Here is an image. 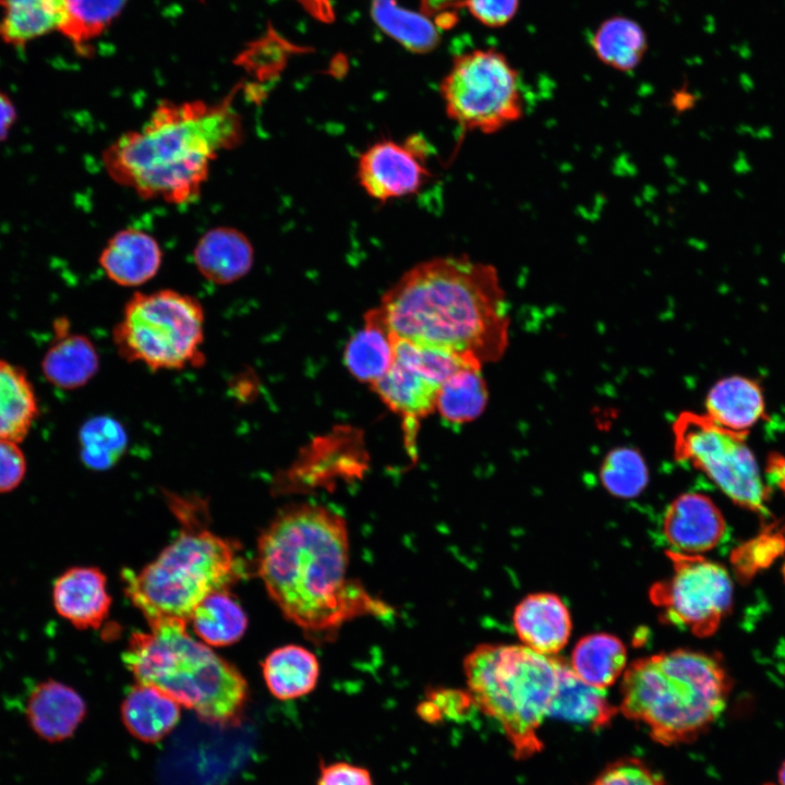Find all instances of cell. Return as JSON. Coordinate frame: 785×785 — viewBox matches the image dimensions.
Returning a JSON list of instances; mask_svg holds the SVG:
<instances>
[{
	"label": "cell",
	"mask_w": 785,
	"mask_h": 785,
	"mask_svg": "<svg viewBox=\"0 0 785 785\" xmlns=\"http://www.w3.org/2000/svg\"><path fill=\"white\" fill-rule=\"evenodd\" d=\"M349 535L339 514L315 504L279 511L257 543V571L283 616L313 641H331L342 625L390 608L348 578Z\"/></svg>",
	"instance_id": "cell-1"
},
{
	"label": "cell",
	"mask_w": 785,
	"mask_h": 785,
	"mask_svg": "<svg viewBox=\"0 0 785 785\" xmlns=\"http://www.w3.org/2000/svg\"><path fill=\"white\" fill-rule=\"evenodd\" d=\"M371 311L392 337L482 366L507 348L509 315L498 271L467 255L414 265Z\"/></svg>",
	"instance_id": "cell-2"
},
{
	"label": "cell",
	"mask_w": 785,
	"mask_h": 785,
	"mask_svg": "<svg viewBox=\"0 0 785 785\" xmlns=\"http://www.w3.org/2000/svg\"><path fill=\"white\" fill-rule=\"evenodd\" d=\"M242 135L231 98L215 105L164 102L138 130L117 138L102 160L113 181L140 196L184 204L200 195L218 154Z\"/></svg>",
	"instance_id": "cell-3"
},
{
	"label": "cell",
	"mask_w": 785,
	"mask_h": 785,
	"mask_svg": "<svg viewBox=\"0 0 785 785\" xmlns=\"http://www.w3.org/2000/svg\"><path fill=\"white\" fill-rule=\"evenodd\" d=\"M732 687L723 663L690 649L638 659L621 676L619 711L665 745L687 741L723 713Z\"/></svg>",
	"instance_id": "cell-4"
},
{
	"label": "cell",
	"mask_w": 785,
	"mask_h": 785,
	"mask_svg": "<svg viewBox=\"0 0 785 785\" xmlns=\"http://www.w3.org/2000/svg\"><path fill=\"white\" fill-rule=\"evenodd\" d=\"M149 632H134L122 653L136 683L152 685L202 721L229 726L238 723L249 697L238 668L186 631L182 619L148 624Z\"/></svg>",
	"instance_id": "cell-5"
},
{
	"label": "cell",
	"mask_w": 785,
	"mask_h": 785,
	"mask_svg": "<svg viewBox=\"0 0 785 785\" xmlns=\"http://www.w3.org/2000/svg\"><path fill=\"white\" fill-rule=\"evenodd\" d=\"M564 660L523 644L481 643L462 662L468 692L494 718L517 758L541 750L538 732L548 716Z\"/></svg>",
	"instance_id": "cell-6"
},
{
	"label": "cell",
	"mask_w": 785,
	"mask_h": 785,
	"mask_svg": "<svg viewBox=\"0 0 785 785\" xmlns=\"http://www.w3.org/2000/svg\"><path fill=\"white\" fill-rule=\"evenodd\" d=\"M235 545L205 529H184L138 572L122 570L124 592L147 623L182 619L209 594L243 576Z\"/></svg>",
	"instance_id": "cell-7"
},
{
	"label": "cell",
	"mask_w": 785,
	"mask_h": 785,
	"mask_svg": "<svg viewBox=\"0 0 785 785\" xmlns=\"http://www.w3.org/2000/svg\"><path fill=\"white\" fill-rule=\"evenodd\" d=\"M205 316L192 295L161 289L136 292L112 331L120 357L153 371L181 370L204 360Z\"/></svg>",
	"instance_id": "cell-8"
},
{
	"label": "cell",
	"mask_w": 785,
	"mask_h": 785,
	"mask_svg": "<svg viewBox=\"0 0 785 785\" xmlns=\"http://www.w3.org/2000/svg\"><path fill=\"white\" fill-rule=\"evenodd\" d=\"M439 92L446 114L462 131L496 133L523 114L519 74L496 49L457 56Z\"/></svg>",
	"instance_id": "cell-9"
},
{
	"label": "cell",
	"mask_w": 785,
	"mask_h": 785,
	"mask_svg": "<svg viewBox=\"0 0 785 785\" xmlns=\"http://www.w3.org/2000/svg\"><path fill=\"white\" fill-rule=\"evenodd\" d=\"M674 455L703 472L734 504L769 515V487L748 446V433L727 430L706 414L681 412L673 423Z\"/></svg>",
	"instance_id": "cell-10"
},
{
	"label": "cell",
	"mask_w": 785,
	"mask_h": 785,
	"mask_svg": "<svg viewBox=\"0 0 785 785\" xmlns=\"http://www.w3.org/2000/svg\"><path fill=\"white\" fill-rule=\"evenodd\" d=\"M673 570L650 590L665 621L699 638L715 633L732 609L734 587L725 567L703 555L666 552Z\"/></svg>",
	"instance_id": "cell-11"
},
{
	"label": "cell",
	"mask_w": 785,
	"mask_h": 785,
	"mask_svg": "<svg viewBox=\"0 0 785 785\" xmlns=\"http://www.w3.org/2000/svg\"><path fill=\"white\" fill-rule=\"evenodd\" d=\"M392 338V364L371 388L401 419L404 446L413 456L420 423L435 411L442 385L463 366L482 365L448 351Z\"/></svg>",
	"instance_id": "cell-12"
},
{
	"label": "cell",
	"mask_w": 785,
	"mask_h": 785,
	"mask_svg": "<svg viewBox=\"0 0 785 785\" xmlns=\"http://www.w3.org/2000/svg\"><path fill=\"white\" fill-rule=\"evenodd\" d=\"M431 153L421 134L402 142L377 141L358 159V182L370 197L382 203L414 194L432 177Z\"/></svg>",
	"instance_id": "cell-13"
},
{
	"label": "cell",
	"mask_w": 785,
	"mask_h": 785,
	"mask_svg": "<svg viewBox=\"0 0 785 785\" xmlns=\"http://www.w3.org/2000/svg\"><path fill=\"white\" fill-rule=\"evenodd\" d=\"M726 523L720 508L698 492L676 497L663 518V534L669 551L686 555H703L721 544Z\"/></svg>",
	"instance_id": "cell-14"
},
{
	"label": "cell",
	"mask_w": 785,
	"mask_h": 785,
	"mask_svg": "<svg viewBox=\"0 0 785 785\" xmlns=\"http://www.w3.org/2000/svg\"><path fill=\"white\" fill-rule=\"evenodd\" d=\"M87 705L72 687L47 679L28 692L24 716L32 733L49 745L69 740L86 716Z\"/></svg>",
	"instance_id": "cell-15"
},
{
	"label": "cell",
	"mask_w": 785,
	"mask_h": 785,
	"mask_svg": "<svg viewBox=\"0 0 785 785\" xmlns=\"http://www.w3.org/2000/svg\"><path fill=\"white\" fill-rule=\"evenodd\" d=\"M57 613L77 629H98L111 605L106 576L96 567H72L53 583Z\"/></svg>",
	"instance_id": "cell-16"
},
{
	"label": "cell",
	"mask_w": 785,
	"mask_h": 785,
	"mask_svg": "<svg viewBox=\"0 0 785 785\" xmlns=\"http://www.w3.org/2000/svg\"><path fill=\"white\" fill-rule=\"evenodd\" d=\"M512 623L521 644L546 655L561 651L572 629L567 605L548 592L523 597L515 607Z\"/></svg>",
	"instance_id": "cell-17"
},
{
	"label": "cell",
	"mask_w": 785,
	"mask_h": 785,
	"mask_svg": "<svg viewBox=\"0 0 785 785\" xmlns=\"http://www.w3.org/2000/svg\"><path fill=\"white\" fill-rule=\"evenodd\" d=\"M161 250L154 237L133 228L117 232L102 250L99 264L106 276L123 287L150 280L161 264Z\"/></svg>",
	"instance_id": "cell-18"
},
{
	"label": "cell",
	"mask_w": 785,
	"mask_h": 785,
	"mask_svg": "<svg viewBox=\"0 0 785 785\" xmlns=\"http://www.w3.org/2000/svg\"><path fill=\"white\" fill-rule=\"evenodd\" d=\"M194 264L207 280L228 285L252 268L254 251L247 237L232 227H215L205 232L193 251Z\"/></svg>",
	"instance_id": "cell-19"
},
{
	"label": "cell",
	"mask_w": 785,
	"mask_h": 785,
	"mask_svg": "<svg viewBox=\"0 0 785 785\" xmlns=\"http://www.w3.org/2000/svg\"><path fill=\"white\" fill-rule=\"evenodd\" d=\"M706 415L716 424L738 433H748L764 415L765 403L760 385L748 377L733 375L718 381L708 392Z\"/></svg>",
	"instance_id": "cell-20"
},
{
	"label": "cell",
	"mask_w": 785,
	"mask_h": 785,
	"mask_svg": "<svg viewBox=\"0 0 785 785\" xmlns=\"http://www.w3.org/2000/svg\"><path fill=\"white\" fill-rule=\"evenodd\" d=\"M180 706L159 688L136 683L122 702V722L135 738L157 742L178 724Z\"/></svg>",
	"instance_id": "cell-21"
},
{
	"label": "cell",
	"mask_w": 785,
	"mask_h": 785,
	"mask_svg": "<svg viewBox=\"0 0 785 785\" xmlns=\"http://www.w3.org/2000/svg\"><path fill=\"white\" fill-rule=\"evenodd\" d=\"M617 709L608 701L605 690L581 680L564 661L558 686L548 716L590 727L607 724Z\"/></svg>",
	"instance_id": "cell-22"
},
{
	"label": "cell",
	"mask_w": 785,
	"mask_h": 785,
	"mask_svg": "<svg viewBox=\"0 0 785 785\" xmlns=\"http://www.w3.org/2000/svg\"><path fill=\"white\" fill-rule=\"evenodd\" d=\"M394 358V338L370 310L363 327L347 342L345 365L355 379L371 387L386 374Z\"/></svg>",
	"instance_id": "cell-23"
},
{
	"label": "cell",
	"mask_w": 785,
	"mask_h": 785,
	"mask_svg": "<svg viewBox=\"0 0 785 785\" xmlns=\"http://www.w3.org/2000/svg\"><path fill=\"white\" fill-rule=\"evenodd\" d=\"M262 667L270 693L279 700H292L310 693L316 687L319 675L315 654L294 644L270 652Z\"/></svg>",
	"instance_id": "cell-24"
},
{
	"label": "cell",
	"mask_w": 785,
	"mask_h": 785,
	"mask_svg": "<svg viewBox=\"0 0 785 785\" xmlns=\"http://www.w3.org/2000/svg\"><path fill=\"white\" fill-rule=\"evenodd\" d=\"M569 665L581 680L605 690L615 684L627 668L626 647L614 635L591 633L577 642Z\"/></svg>",
	"instance_id": "cell-25"
},
{
	"label": "cell",
	"mask_w": 785,
	"mask_h": 785,
	"mask_svg": "<svg viewBox=\"0 0 785 785\" xmlns=\"http://www.w3.org/2000/svg\"><path fill=\"white\" fill-rule=\"evenodd\" d=\"M591 47L605 65L619 72H630L642 61L648 39L636 21L617 15L606 19L595 29Z\"/></svg>",
	"instance_id": "cell-26"
},
{
	"label": "cell",
	"mask_w": 785,
	"mask_h": 785,
	"mask_svg": "<svg viewBox=\"0 0 785 785\" xmlns=\"http://www.w3.org/2000/svg\"><path fill=\"white\" fill-rule=\"evenodd\" d=\"M98 366L95 347L82 335L61 336L43 362L46 378L65 389L85 385L96 374Z\"/></svg>",
	"instance_id": "cell-27"
},
{
	"label": "cell",
	"mask_w": 785,
	"mask_h": 785,
	"mask_svg": "<svg viewBox=\"0 0 785 785\" xmlns=\"http://www.w3.org/2000/svg\"><path fill=\"white\" fill-rule=\"evenodd\" d=\"M0 36L13 45L59 29L64 17L65 0H0Z\"/></svg>",
	"instance_id": "cell-28"
},
{
	"label": "cell",
	"mask_w": 785,
	"mask_h": 785,
	"mask_svg": "<svg viewBox=\"0 0 785 785\" xmlns=\"http://www.w3.org/2000/svg\"><path fill=\"white\" fill-rule=\"evenodd\" d=\"M190 620L194 632L207 644L225 647L237 642L247 627L241 605L227 590L206 596L193 611Z\"/></svg>",
	"instance_id": "cell-29"
},
{
	"label": "cell",
	"mask_w": 785,
	"mask_h": 785,
	"mask_svg": "<svg viewBox=\"0 0 785 785\" xmlns=\"http://www.w3.org/2000/svg\"><path fill=\"white\" fill-rule=\"evenodd\" d=\"M37 414V402L25 374L0 360V438L21 442Z\"/></svg>",
	"instance_id": "cell-30"
},
{
	"label": "cell",
	"mask_w": 785,
	"mask_h": 785,
	"mask_svg": "<svg viewBox=\"0 0 785 785\" xmlns=\"http://www.w3.org/2000/svg\"><path fill=\"white\" fill-rule=\"evenodd\" d=\"M488 398L482 366L467 365L455 372L442 385L436 409L439 415L451 423H467L479 418Z\"/></svg>",
	"instance_id": "cell-31"
},
{
	"label": "cell",
	"mask_w": 785,
	"mask_h": 785,
	"mask_svg": "<svg viewBox=\"0 0 785 785\" xmlns=\"http://www.w3.org/2000/svg\"><path fill=\"white\" fill-rule=\"evenodd\" d=\"M376 23L401 45L413 52H426L435 47L438 33L427 16L397 4L396 0H373Z\"/></svg>",
	"instance_id": "cell-32"
},
{
	"label": "cell",
	"mask_w": 785,
	"mask_h": 785,
	"mask_svg": "<svg viewBox=\"0 0 785 785\" xmlns=\"http://www.w3.org/2000/svg\"><path fill=\"white\" fill-rule=\"evenodd\" d=\"M126 0H65L61 33L81 46L99 35L120 13Z\"/></svg>",
	"instance_id": "cell-33"
},
{
	"label": "cell",
	"mask_w": 785,
	"mask_h": 785,
	"mask_svg": "<svg viewBox=\"0 0 785 785\" xmlns=\"http://www.w3.org/2000/svg\"><path fill=\"white\" fill-rule=\"evenodd\" d=\"M600 474L603 486L613 496L620 498L638 496L649 480L643 457L628 447L612 450L605 457Z\"/></svg>",
	"instance_id": "cell-34"
},
{
	"label": "cell",
	"mask_w": 785,
	"mask_h": 785,
	"mask_svg": "<svg viewBox=\"0 0 785 785\" xmlns=\"http://www.w3.org/2000/svg\"><path fill=\"white\" fill-rule=\"evenodd\" d=\"M83 461L93 469H106L120 456L124 434L114 421L106 418L88 421L80 432Z\"/></svg>",
	"instance_id": "cell-35"
},
{
	"label": "cell",
	"mask_w": 785,
	"mask_h": 785,
	"mask_svg": "<svg viewBox=\"0 0 785 785\" xmlns=\"http://www.w3.org/2000/svg\"><path fill=\"white\" fill-rule=\"evenodd\" d=\"M591 785H664V783L639 760L626 759L608 766Z\"/></svg>",
	"instance_id": "cell-36"
},
{
	"label": "cell",
	"mask_w": 785,
	"mask_h": 785,
	"mask_svg": "<svg viewBox=\"0 0 785 785\" xmlns=\"http://www.w3.org/2000/svg\"><path fill=\"white\" fill-rule=\"evenodd\" d=\"M470 14L487 27H502L516 15L519 0H463Z\"/></svg>",
	"instance_id": "cell-37"
},
{
	"label": "cell",
	"mask_w": 785,
	"mask_h": 785,
	"mask_svg": "<svg viewBox=\"0 0 785 785\" xmlns=\"http://www.w3.org/2000/svg\"><path fill=\"white\" fill-rule=\"evenodd\" d=\"M24 455L15 442L0 438V493L10 492L23 480Z\"/></svg>",
	"instance_id": "cell-38"
},
{
	"label": "cell",
	"mask_w": 785,
	"mask_h": 785,
	"mask_svg": "<svg viewBox=\"0 0 785 785\" xmlns=\"http://www.w3.org/2000/svg\"><path fill=\"white\" fill-rule=\"evenodd\" d=\"M317 785H373L370 772L347 762L324 764Z\"/></svg>",
	"instance_id": "cell-39"
},
{
	"label": "cell",
	"mask_w": 785,
	"mask_h": 785,
	"mask_svg": "<svg viewBox=\"0 0 785 785\" xmlns=\"http://www.w3.org/2000/svg\"><path fill=\"white\" fill-rule=\"evenodd\" d=\"M438 708L442 715L461 716L473 701L469 692L458 690L433 691L428 698Z\"/></svg>",
	"instance_id": "cell-40"
},
{
	"label": "cell",
	"mask_w": 785,
	"mask_h": 785,
	"mask_svg": "<svg viewBox=\"0 0 785 785\" xmlns=\"http://www.w3.org/2000/svg\"><path fill=\"white\" fill-rule=\"evenodd\" d=\"M765 473L769 481L785 495V456L777 451L769 454Z\"/></svg>",
	"instance_id": "cell-41"
},
{
	"label": "cell",
	"mask_w": 785,
	"mask_h": 785,
	"mask_svg": "<svg viewBox=\"0 0 785 785\" xmlns=\"http://www.w3.org/2000/svg\"><path fill=\"white\" fill-rule=\"evenodd\" d=\"M16 119V111L9 97L0 92V141L4 140Z\"/></svg>",
	"instance_id": "cell-42"
},
{
	"label": "cell",
	"mask_w": 785,
	"mask_h": 785,
	"mask_svg": "<svg viewBox=\"0 0 785 785\" xmlns=\"http://www.w3.org/2000/svg\"><path fill=\"white\" fill-rule=\"evenodd\" d=\"M303 8L315 19L322 22H331L334 10L331 0H298Z\"/></svg>",
	"instance_id": "cell-43"
},
{
	"label": "cell",
	"mask_w": 785,
	"mask_h": 785,
	"mask_svg": "<svg viewBox=\"0 0 785 785\" xmlns=\"http://www.w3.org/2000/svg\"><path fill=\"white\" fill-rule=\"evenodd\" d=\"M778 783L780 785H785V762L783 763L778 772Z\"/></svg>",
	"instance_id": "cell-44"
},
{
	"label": "cell",
	"mask_w": 785,
	"mask_h": 785,
	"mask_svg": "<svg viewBox=\"0 0 785 785\" xmlns=\"http://www.w3.org/2000/svg\"><path fill=\"white\" fill-rule=\"evenodd\" d=\"M782 572H783V577H784V579H785V563H784V565H783Z\"/></svg>",
	"instance_id": "cell-45"
},
{
	"label": "cell",
	"mask_w": 785,
	"mask_h": 785,
	"mask_svg": "<svg viewBox=\"0 0 785 785\" xmlns=\"http://www.w3.org/2000/svg\"><path fill=\"white\" fill-rule=\"evenodd\" d=\"M768 785H773V784H768Z\"/></svg>",
	"instance_id": "cell-46"
}]
</instances>
